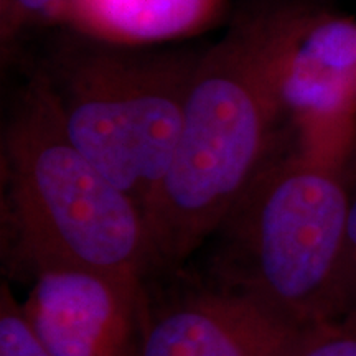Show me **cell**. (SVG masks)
Here are the masks:
<instances>
[{
	"mask_svg": "<svg viewBox=\"0 0 356 356\" xmlns=\"http://www.w3.org/2000/svg\"><path fill=\"white\" fill-rule=\"evenodd\" d=\"M299 333L243 293L204 292L147 318L139 356H286Z\"/></svg>",
	"mask_w": 356,
	"mask_h": 356,
	"instance_id": "7",
	"label": "cell"
},
{
	"mask_svg": "<svg viewBox=\"0 0 356 356\" xmlns=\"http://www.w3.org/2000/svg\"><path fill=\"white\" fill-rule=\"evenodd\" d=\"M264 20L275 95L299 149L343 165L356 137V20L307 6Z\"/></svg>",
	"mask_w": 356,
	"mask_h": 356,
	"instance_id": "5",
	"label": "cell"
},
{
	"mask_svg": "<svg viewBox=\"0 0 356 356\" xmlns=\"http://www.w3.org/2000/svg\"><path fill=\"white\" fill-rule=\"evenodd\" d=\"M228 0H63L55 20L83 37L144 47L197 35L215 25Z\"/></svg>",
	"mask_w": 356,
	"mask_h": 356,
	"instance_id": "8",
	"label": "cell"
},
{
	"mask_svg": "<svg viewBox=\"0 0 356 356\" xmlns=\"http://www.w3.org/2000/svg\"><path fill=\"white\" fill-rule=\"evenodd\" d=\"M2 162L8 226L35 273L140 280L154 259L145 218L71 144L40 74L8 122Z\"/></svg>",
	"mask_w": 356,
	"mask_h": 356,
	"instance_id": "2",
	"label": "cell"
},
{
	"mask_svg": "<svg viewBox=\"0 0 356 356\" xmlns=\"http://www.w3.org/2000/svg\"><path fill=\"white\" fill-rule=\"evenodd\" d=\"M0 356H53L6 286L0 300Z\"/></svg>",
	"mask_w": 356,
	"mask_h": 356,
	"instance_id": "10",
	"label": "cell"
},
{
	"mask_svg": "<svg viewBox=\"0 0 356 356\" xmlns=\"http://www.w3.org/2000/svg\"><path fill=\"white\" fill-rule=\"evenodd\" d=\"M22 305L53 356H139L147 318L140 280L47 269Z\"/></svg>",
	"mask_w": 356,
	"mask_h": 356,
	"instance_id": "6",
	"label": "cell"
},
{
	"mask_svg": "<svg viewBox=\"0 0 356 356\" xmlns=\"http://www.w3.org/2000/svg\"><path fill=\"white\" fill-rule=\"evenodd\" d=\"M341 170L302 149L270 160L222 222L231 291L297 330L350 310Z\"/></svg>",
	"mask_w": 356,
	"mask_h": 356,
	"instance_id": "3",
	"label": "cell"
},
{
	"mask_svg": "<svg viewBox=\"0 0 356 356\" xmlns=\"http://www.w3.org/2000/svg\"><path fill=\"white\" fill-rule=\"evenodd\" d=\"M286 356H356V309L300 330Z\"/></svg>",
	"mask_w": 356,
	"mask_h": 356,
	"instance_id": "9",
	"label": "cell"
},
{
	"mask_svg": "<svg viewBox=\"0 0 356 356\" xmlns=\"http://www.w3.org/2000/svg\"><path fill=\"white\" fill-rule=\"evenodd\" d=\"M63 0H3V37L17 33L24 25L37 20L55 19Z\"/></svg>",
	"mask_w": 356,
	"mask_h": 356,
	"instance_id": "11",
	"label": "cell"
},
{
	"mask_svg": "<svg viewBox=\"0 0 356 356\" xmlns=\"http://www.w3.org/2000/svg\"><path fill=\"white\" fill-rule=\"evenodd\" d=\"M134 48L81 35L38 74L71 144L147 222L175 155L200 55Z\"/></svg>",
	"mask_w": 356,
	"mask_h": 356,
	"instance_id": "4",
	"label": "cell"
},
{
	"mask_svg": "<svg viewBox=\"0 0 356 356\" xmlns=\"http://www.w3.org/2000/svg\"><path fill=\"white\" fill-rule=\"evenodd\" d=\"M282 121L261 12L198 56L175 155L147 220L154 259H185L222 226L270 162Z\"/></svg>",
	"mask_w": 356,
	"mask_h": 356,
	"instance_id": "1",
	"label": "cell"
},
{
	"mask_svg": "<svg viewBox=\"0 0 356 356\" xmlns=\"http://www.w3.org/2000/svg\"><path fill=\"white\" fill-rule=\"evenodd\" d=\"M346 259H348L350 310L356 309V193L351 197L346 226Z\"/></svg>",
	"mask_w": 356,
	"mask_h": 356,
	"instance_id": "12",
	"label": "cell"
}]
</instances>
